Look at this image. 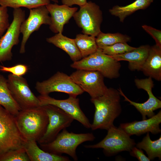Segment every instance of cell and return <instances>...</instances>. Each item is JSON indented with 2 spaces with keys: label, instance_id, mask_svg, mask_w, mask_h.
Instances as JSON below:
<instances>
[{
  "label": "cell",
  "instance_id": "cell-3",
  "mask_svg": "<svg viewBox=\"0 0 161 161\" xmlns=\"http://www.w3.org/2000/svg\"><path fill=\"white\" fill-rule=\"evenodd\" d=\"M95 138L92 133L76 134L69 132L65 129L53 140L40 145L45 151L59 155L65 154L76 161L78 160L76 153L78 147L84 142L93 141Z\"/></svg>",
  "mask_w": 161,
  "mask_h": 161
},
{
  "label": "cell",
  "instance_id": "cell-6",
  "mask_svg": "<svg viewBox=\"0 0 161 161\" xmlns=\"http://www.w3.org/2000/svg\"><path fill=\"white\" fill-rule=\"evenodd\" d=\"M107 131L106 135L100 142L84 147L87 148H103L105 154L110 156L121 151H129L136 144L134 140L119 127L113 125Z\"/></svg>",
  "mask_w": 161,
  "mask_h": 161
},
{
  "label": "cell",
  "instance_id": "cell-26",
  "mask_svg": "<svg viewBox=\"0 0 161 161\" xmlns=\"http://www.w3.org/2000/svg\"><path fill=\"white\" fill-rule=\"evenodd\" d=\"M96 37V44L98 48L101 49L118 43H127L131 40L127 35L119 32L104 33L101 32Z\"/></svg>",
  "mask_w": 161,
  "mask_h": 161
},
{
  "label": "cell",
  "instance_id": "cell-25",
  "mask_svg": "<svg viewBox=\"0 0 161 161\" xmlns=\"http://www.w3.org/2000/svg\"><path fill=\"white\" fill-rule=\"evenodd\" d=\"M74 39L82 58L94 53L98 48L95 36L80 34Z\"/></svg>",
  "mask_w": 161,
  "mask_h": 161
},
{
  "label": "cell",
  "instance_id": "cell-19",
  "mask_svg": "<svg viewBox=\"0 0 161 161\" xmlns=\"http://www.w3.org/2000/svg\"><path fill=\"white\" fill-rule=\"evenodd\" d=\"M150 47L148 45H142L128 52L111 56L119 61H128L129 68L131 71H140L148 56Z\"/></svg>",
  "mask_w": 161,
  "mask_h": 161
},
{
  "label": "cell",
  "instance_id": "cell-13",
  "mask_svg": "<svg viewBox=\"0 0 161 161\" xmlns=\"http://www.w3.org/2000/svg\"><path fill=\"white\" fill-rule=\"evenodd\" d=\"M46 5H42L30 9L28 18L22 22L20 29L22 38L19 52L24 54L26 51L25 45L31 34L38 31L43 24L50 25L51 17Z\"/></svg>",
  "mask_w": 161,
  "mask_h": 161
},
{
  "label": "cell",
  "instance_id": "cell-22",
  "mask_svg": "<svg viewBox=\"0 0 161 161\" xmlns=\"http://www.w3.org/2000/svg\"><path fill=\"white\" fill-rule=\"evenodd\" d=\"M0 105L15 116L21 110L11 94L8 86L7 79L1 74Z\"/></svg>",
  "mask_w": 161,
  "mask_h": 161
},
{
  "label": "cell",
  "instance_id": "cell-7",
  "mask_svg": "<svg viewBox=\"0 0 161 161\" xmlns=\"http://www.w3.org/2000/svg\"><path fill=\"white\" fill-rule=\"evenodd\" d=\"M73 17L78 26L84 34L95 37L101 32L100 26L103 21V13L100 7L90 1L80 7Z\"/></svg>",
  "mask_w": 161,
  "mask_h": 161
},
{
  "label": "cell",
  "instance_id": "cell-29",
  "mask_svg": "<svg viewBox=\"0 0 161 161\" xmlns=\"http://www.w3.org/2000/svg\"><path fill=\"white\" fill-rule=\"evenodd\" d=\"M135 48L129 46L127 43H118L104 47L101 49L105 54L112 56L128 52Z\"/></svg>",
  "mask_w": 161,
  "mask_h": 161
},
{
  "label": "cell",
  "instance_id": "cell-10",
  "mask_svg": "<svg viewBox=\"0 0 161 161\" xmlns=\"http://www.w3.org/2000/svg\"><path fill=\"white\" fill-rule=\"evenodd\" d=\"M13 16L6 33L0 38V62L12 60V48L19 42L20 27L25 19V11L21 8L14 9Z\"/></svg>",
  "mask_w": 161,
  "mask_h": 161
},
{
  "label": "cell",
  "instance_id": "cell-24",
  "mask_svg": "<svg viewBox=\"0 0 161 161\" xmlns=\"http://www.w3.org/2000/svg\"><path fill=\"white\" fill-rule=\"evenodd\" d=\"M136 145V147L145 150L150 160L158 157L161 159V136L159 139L155 140H151L149 132L147 133L145 136L140 142Z\"/></svg>",
  "mask_w": 161,
  "mask_h": 161
},
{
  "label": "cell",
  "instance_id": "cell-34",
  "mask_svg": "<svg viewBox=\"0 0 161 161\" xmlns=\"http://www.w3.org/2000/svg\"><path fill=\"white\" fill-rule=\"evenodd\" d=\"M63 4L71 7L72 5L76 4L80 7L85 5L87 2V0H61Z\"/></svg>",
  "mask_w": 161,
  "mask_h": 161
},
{
  "label": "cell",
  "instance_id": "cell-5",
  "mask_svg": "<svg viewBox=\"0 0 161 161\" xmlns=\"http://www.w3.org/2000/svg\"><path fill=\"white\" fill-rule=\"evenodd\" d=\"M24 141L15 116L0 105V157L9 150L22 147Z\"/></svg>",
  "mask_w": 161,
  "mask_h": 161
},
{
  "label": "cell",
  "instance_id": "cell-16",
  "mask_svg": "<svg viewBox=\"0 0 161 161\" xmlns=\"http://www.w3.org/2000/svg\"><path fill=\"white\" fill-rule=\"evenodd\" d=\"M161 123V111L148 119L140 121H135L121 124L119 127L129 136H140L150 132L157 134L161 132L160 125Z\"/></svg>",
  "mask_w": 161,
  "mask_h": 161
},
{
  "label": "cell",
  "instance_id": "cell-12",
  "mask_svg": "<svg viewBox=\"0 0 161 161\" xmlns=\"http://www.w3.org/2000/svg\"><path fill=\"white\" fill-rule=\"evenodd\" d=\"M7 80L11 94L21 110L40 106L38 97L31 91L26 79L10 74Z\"/></svg>",
  "mask_w": 161,
  "mask_h": 161
},
{
  "label": "cell",
  "instance_id": "cell-8",
  "mask_svg": "<svg viewBox=\"0 0 161 161\" xmlns=\"http://www.w3.org/2000/svg\"><path fill=\"white\" fill-rule=\"evenodd\" d=\"M35 88L41 95H49L51 92H58L77 97L84 92L70 76L59 71L47 80L37 82Z\"/></svg>",
  "mask_w": 161,
  "mask_h": 161
},
{
  "label": "cell",
  "instance_id": "cell-28",
  "mask_svg": "<svg viewBox=\"0 0 161 161\" xmlns=\"http://www.w3.org/2000/svg\"><path fill=\"white\" fill-rule=\"evenodd\" d=\"M26 152L22 146L9 150L0 157V161H30Z\"/></svg>",
  "mask_w": 161,
  "mask_h": 161
},
{
  "label": "cell",
  "instance_id": "cell-32",
  "mask_svg": "<svg viewBox=\"0 0 161 161\" xmlns=\"http://www.w3.org/2000/svg\"><path fill=\"white\" fill-rule=\"evenodd\" d=\"M142 28L154 40L156 44L161 47V31L146 25L142 26Z\"/></svg>",
  "mask_w": 161,
  "mask_h": 161
},
{
  "label": "cell",
  "instance_id": "cell-33",
  "mask_svg": "<svg viewBox=\"0 0 161 161\" xmlns=\"http://www.w3.org/2000/svg\"><path fill=\"white\" fill-rule=\"evenodd\" d=\"M131 156L137 158L140 161H149L150 159L144 153L141 149L134 146L129 151Z\"/></svg>",
  "mask_w": 161,
  "mask_h": 161
},
{
  "label": "cell",
  "instance_id": "cell-17",
  "mask_svg": "<svg viewBox=\"0 0 161 161\" xmlns=\"http://www.w3.org/2000/svg\"><path fill=\"white\" fill-rule=\"evenodd\" d=\"M46 6L51 16V22L49 28L55 33H62L64 25L68 22L78 9L77 7L59 5L56 3H50Z\"/></svg>",
  "mask_w": 161,
  "mask_h": 161
},
{
  "label": "cell",
  "instance_id": "cell-4",
  "mask_svg": "<svg viewBox=\"0 0 161 161\" xmlns=\"http://www.w3.org/2000/svg\"><path fill=\"white\" fill-rule=\"evenodd\" d=\"M70 66L76 69L97 71L104 77L112 79L119 77L121 65L119 61L105 54L101 49L98 48L95 52L73 62Z\"/></svg>",
  "mask_w": 161,
  "mask_h": 161
},
{
  "label": "cell",
  "instance_id": "cell-21",
  "mask_svg": "<svg viewBox=\"0 0 161 161\" xmlns=\"http://www.w3.org/2000/svg\"><path fill=\"white\" fill-rule=\"evenodd\" d=\"M46 41L65 51L73 62L82 58L75 39L65 36L63 35L62 33H56L53 36L47 38Z\"/></svg>",
  "mask_w": 161,
  "mask_h": 161
},
{
  "label": "cell",
  "instance_id": "cell-18",
  "mask_svg": "<svg viewBox=\"0 0 161 161\" xmlns=\"http://www.w3.org/2000/svg\"><path fill=\"white\" fill-rule=\"evenodd\" d=\"M146 76L161 80V47L157 44L150 47L148 56L140 70Z\"/></svg>",
  "mask_w": 161,
  "mask_h": 161
},
{
  "label": "cell",
  "instance_id": "cell-31",
  "mask_svg": "<svg viewBox=\"0 0 161 161\" xmlns=\"http://www.w3.org/2000/svg\"><path fill=\"white\" fill-rule=\"evenodd\" d=\"M7 7L0 6V38L10 25Z\"/></svg>",
  "mask_w": 161,
  "mask_h": 161
},
{
  "label": "cell",
  "instance_id": "cell-14",
  "mask_svg": "<svg viewBox=\"0 0 161 161\" xmlns=\"http://www.w3.org/2000/svg\"><path fill=\"white\" fill-rule=\"evenodd\" d=\"M134 82L138 89H143L147 92L148 98L145 102L140 103L132 101L124 94L121 88L118 90L120 95L124 97V101L129 102L140 113L143 120L146 119L147 117L150 118L155 114L154 111L161 108V100L155 97L152 92L154 85L152 78L150 77L143 79L136 78Z\"/></svg>",
  "mask_w": 161,
  "mask_h": 161
},
{
  "label": "cell",
  "instance_id": "cell-1",
  "mask_svg": "<svg viewBox=\"0 0 161 161\" xmlns=\"http://www.w3.org/2000/svg\"><path fill=\"white\" fill-rule=\"evenodd\" d=\"M120 95L118 89L109 88L103 95L91 99L95 108L93 122L91 124L92 130H107L114 125V120L122 111Z\"/></svg>",
  "mask_w": 161,
  "mask_h": 161
},
{
  "label": "cell",
  "instance_id": "cell-20",
  "mask_svg": "<svg viewBox=\"0 0 161 161\" xmlns=\"http://www.w3.org/2000/svg\"><path fill=\"white\" fill-rule=\"evenodd\" d=\"M30 161H69L66 156L45 151L39 147L35 140H25L22 144Z\"/></svg>",
  "mask_w": 161,
  "mask_h": 161
},
{
  "label": "cell",
  "instance_id": "cell-15",
  "mask_svg": "<svg viewBox=\"0 0 161 161\" xmlns=\"http://www.w3.org/2000/svg\"><path fill=\"white\" fill-rule=\"evenodd\" d=\"M76 97L69 95L66 99L58 100L51 97L49 95H40L37 97L40 106L50 104L56 106L70 114L86 128H91V124L81 109L79 99Z\"/></svg>",
  "mask_w": 161,
  "mask_h": 161
},
{
  "label": "cell",
  "instance_id": "cell-30",
  "mask_svg": "<svg viewBox=\"0 0 161 161\" xmlns=\"http://www.w3.org/2000/svg\"><path fill=\"white\" fill-rule=\"evenodd\" d=\"M28 70V66L23 64H18L10 67L0 65V71L9 72L14 75L19 77L25 75Z\"/></svg>",
  "mask_w": 161,
  "mask_h": 161
},
{
  "label": "cell",
  "instance_id": "cell-11",
  "mask_svg": "<svg viewBox=\"0 0 161 161\" xmlns=\"http://www.w3.org/2000/svg\"><path fill=\"white\" fill-rule=\"evenodd\" d=\"M70 77L91 98L103 95L108 89L104 83V76L97 71L77 69Z\"/></svg>",
  "mask_w": 161,
  "mask_h": 161
},
{
  "label": "cell",
  "instance_id": "cell-9",
  "mask_svg": "<svg viewBox=\"0 0 161 161\" xmlns=\"http://www.w3.org/2000/svg\"><path fill=\"white\" fill-rule=\"evenodd\" d=\"M42 106L48 115L49 122L45 132L38 141L40 144L53 140L61 131L69 127L74 120L71 115L56 106L50 104Z\"/></svg>",
  "mask_w": 161,
  "mask_h": 161
},
{
  "label": "cell",
  "instance_id": "cell-23",
  "mask_svg": "<svg viewBox=\"0 0 161 161\" xmlns=\"http://www.w3.org/2000/svg\"><path fill=\"white\" fill-rule=\"evenodd\" d=\"M150 4L145 0H136L125 6H114L109 10V12L112 15L118 17L120 22H123L127 17L137 10L146 8Z\"/></svg>",
  "mask_w": 161,
  "mask_h": 161
},
{
  "label": "cell",
  "instance_id": "cell-35",
  "mask_svg": "<svg viewBox=\"0 0 161 161\" xmlns=\"http://www.w3.org/2000/svg\"><path fill=\"white\" fill-rule=\"evenodd\" d=\"M49 0L50 1H52L53 2H54L55 3H58V0Z\"/></svg>",
  "mask_w": 161,
  "mask_h": 161
},
{
  "label": "cell",
  "instance_id": "cell-36",
  "mask_svg": "<svg viewBox=\"0 0 161 161\" xmlns=\"http://www.w3.org/2000/svg\"><path fill=\"white\" fill-rule=\"evenodd\" d=\"M147 1L151 4L152 2L154 0H145Z\"/></svg>",
  "mask_w": 161,
  "mask_h": 161
},
{
  "label": "cell",
  "instance_id": "cell-27",
  "mask_svg": "<svg viewBox=\"0 0 161 161\" xmlns=\"http://www.w3.org/2000/svg\"><path fill=\"white\" fill-rule=\"evenodd\" d=\"M50 3L49 0H0V5L13 9L25 7L29 9Z\"/></svg>",
  "mask_w": 161,
  "mask_h": 161
},
{
  "label": "cell",
  "instance_id": "cell-2",
  "mask_svg": "<svg viewBox=\"0 0 161 161\" xmlns=\"http://www.w3.org/2000/svg\"><path fill=\"white\" fill-rule=\"evenodd\" d=\"M15 119L24 141H38L45 132L49 122L48 115L42 106L21 110Z\"/></svg>",
  "mask_w": 161,
  "mask_h": 161
}]
</instances>
